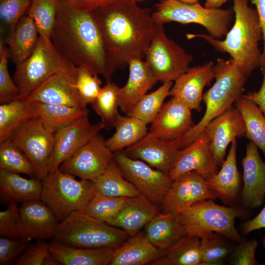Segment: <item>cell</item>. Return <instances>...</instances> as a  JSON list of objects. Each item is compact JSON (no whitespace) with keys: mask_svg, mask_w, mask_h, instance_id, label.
I'll return each mask as SVG.
<instances>
[{"mask_svg":"<svg viewBox=\"0 0 265 265\" xmlns=\"http://www.w3.org/2000/svg\"><path fill=\"white\" fill-rule=\"evenodd\" d=\"M51 40L75 67L85 68L110 81L117 66L92 11L80 10L66 1H58Z\"/></svg>","mask_w":265,"mask_h":265,"instance_id":"obj_1","label":"cell"},{"mask_svg":"<svg viewBox=\"0 0 265 265\" xmlns=\"http://www.w3.org/2000/svg\"><path fill=\"white\" fill-rule=\"evenodd\" d=\"M92 11L117 67L145 57L156 31L150 8L133 0H114Z\"/></svg>","mask_w":265,"mask_h":265,"instance_id":"obj_2","label":"cell"},{"mask_svg":"<svg viewBox=\"0 0 265 265\" xmlns=\"http://www.w3.org/2000/svg\"><path fill=\"white\" fill-rule=\"evenodd\" d=\"M235 21L223 40L206 34H187V38L200 37L216 50L228 53L235 63L249 77L261 67L263 53L259 43L263 33L256 9L248 5V0H233Z\"/></svg>","mask_w":265,"mask_h":265,"instance_id":"obj_3","label":"cell"},{"mask_svg":"<svg viewBox=\"0 0 265 265\" xmlns=\"http://www.w3.org/2000/svg\"><path fill=\"white\" fill-rule=\"evenodd\" d=\"M213 69L215 82L203 95L205 113L196 124L177 139L180 149L191 143L210 121L232 106L242 95L248 77L232 58H218Z\"/></svg>","mask_w":265,"mask_h":265,"instance_id":"obj_4","label":"cell"},{"mask_svg":"<svg viewBox=\"0 0 265 265\" xmlns=\"http://www.w3.org/2000/svg\"><path fill=\"white\" fill-rule=\"evenodd\" d=\"M129 237L120 228L92 217L83 211H76L59 222L53 238L71 246L115 249Z\"/></svg>","mask_w":265,"mask_h":265,"instance_id":"obj_5","label":"cell"},{"mask_svg":"<svg viewBox=\"0 0 265 265\" xmlns=\"http://www.w3.org/2000/svg\"><path fill=\"white\" fill-rule=\"evenodd\" d=\"M178 213L187 235L198 237L204 232H215L235 243L244 240L235 226L236 219L247 213L242 206L226 207L205 199Z\"/></svg>","mask_w":265,"mask_h":265,"instance_id":"obj_6","label":"cell"},{"mask_svg":"<svg viewBox=\"0 0 265 265\" xmlns=\"http://www.w3.org/2000/svg\"><path fill=\"white\" fill-rule=\"evenodd\" d=\"M152 14L156 24L177 22L194 23L205 28L208 34L219 39L225 36L233 21V8L221 9L203 7L199 2L187 3L179 0H160Z\"/></svg>","mask_w":265,"mask_h":265,"instance_id":"obj_7","label":"cell"},{"mask_svg":"<svg viewBox=\"0 0 265 265\" xmlns=\"http://www.w3.org/2000/svg\"><path fill=\"white\" fill-rule=\"evenodd\" d=\"M76 72L77 67L57 50L51 39L39 35L32 53L16 66L13 79L19 89V96L27 97L53 75Z\"/></svg>","mask_w":265,"mask_h":265,"instance_id":"obj_8","label":"cell"},{"mask_svg":"<svg viewBox=\"0 0 265 265\" xmlns=\"http://www.w3.org/2000/svg\"><path fill=\"white\" fill-rule=\"evenodd\" d=\"M96 193L92 181L77 180L59 169L42 180V200L59 221L76 211H84Z\"/></svg>","mask_w":265,"mask_h":265,"instance_id":"obj_9","label":"cell"},{"mask_svg":"<svg viewBox=\"0 0 265 265\" xmlns=\"http://www.w3.org/2000/svg\"><path fill=\"white\" fill-rule=\"evenodd\" d=\"M54 136L55 132L36 117L17 128L8 139L26 155L33 165L35 178L42 181L49 174Z\"/></svg>","mask_w":265,"mask_h":265,"instance_id":"obj_10","label":"cell"},{"mask_svg":"<svg viewBox=\"0 0 265 265\" xmlns=\"http://www.w3.org/2000/svg\"><path fill=\"white\" fill-rule=\"evenodd\" d=\"M155 35L145 61L158 81H175L190 68L192 55L166 35L163 25L156 24Z\"/></svg>","mask_w":265,"mask_h":265,"instance_id":"obj_11","label":"cell"},{"mask_svg":"<svg viewBox=\"0 0 265 265\" xmlns=\"http://www.w3.org/2000/svg\"><path fill=\"white\" fill-rule=\"evenodd\" d=\"M114 159L124 177L141 194L157 205H161L173 181L168 174L130 157L123 151L114 153Z\"/></svg>","mask_w":265,"mask_h":265,"instance_id":"obj_12","label":"cell"},{"mask_svg":"<svg viewBox=\"0 0 265 265\" xmlns=\"http://www.w3.org/2000/svg\"><path fill=\"white\" fill-rule=\"evenodd\" d=\"M114 160V153L100 133L79 148L63 162L59 169L81 179L92 182L107 169Z\"/></svg>","mask_w":265,"mask_h":265,"instance_id":"obj_13","label":"cell"},{"mask_svg":"<svg viewBox=\"0 0 265 265\" xmlns=\"http://www.w3.org/2000/svg\"><path fill=\"white\" fill-rule=\"evenodd\" d=\"M104 128L105 125L102 122L91 124L88 115L56 131L49 173L59 169L63 162Z\"/></svg>","mask_w":265,"mask_h":265,"instance_id":"obj_14","label":"cell"},{"mask_svg":"<svg viewBox=\"0 0 265 265\" xmlns=\"http://www.w3.org/2000/svg\"><path fill=\"white\" fill-rule=\"evenodd\" d=\"M180 150L177 139H168L148 131L139 141L123 151L133 159L169 174Z\"/></svg>","mask_w":265,"mask_h":265,"instance_id":"obj_15","label":"cell"},{"mask_svg":"<svg viewBox=\"0 0 265 265\" xmlns=\"http://www.w3.org/2000/svg\"><path fill=\"white\" fill-rule=\"evenodd\" d=\"M216 199L205 179L192 171L173 180L161 206L163 212H179L201 200Z\"/></svg>","mask_w":265,"mask_h":265,"instance_id":"obj_16","label":"cell"},{"mask_svg":"<svg viewBox=\"0 0 265 265\" xmlns=\"http://www.w3.org/2000/svg\"><path fill=\"white\" fill-rule=\"evenodd\" d=\"M209 145L217 165L220 167L225 159L229 144L237 137L245 136L243 118L236 107L231 106L206 126Z\"/></svg>","mask_w":265,"mask_h":265,"instance_id":"obj_17","label":"cell"},{"mask_svg":"<svg viewBox=\"0 0 265 265\" xmlns=\"http://www.w3.org/2000/svg\"><path fill=\"white\" fill-rule=\"evenodd\" d=\"M204 130L189 145L180 149L169 176L174 180L182 175L195 171L205 180L218 171Z\"/></svg>","mask_w":265,"mask_h":265,"instance_id":"obj_18","label":"cell"},{"mask_svg":"<svg viewBox=\"0 0 265 265\" xmlns=\"http://www.w3.org/2000/svg\"><path fill=\"white\" fill-rule=\"evenodd\" d=\"M60 221L41 200H33L19 207L21 238L30 241L54 238Z\"/></svg>","mask_w":265,"mask_h":265,"instance_id":"obj_19","label":"cell"},{"mask_svg":"<svg viewBox=\"0 0 265 265\" xmlns=\"http://www.w3.org/2000/svg\"><path fill=\"white\" fill-rule=\"evenodd\" d=\"M213 63L210 61L189 69L175 80L168 96L174 97L191 110L200 112L204 87L214 78Z\"/></svg>","mask_w":265,"mask_h":265,"instance_id":"obj_20","label":"cell"},{"mask_svg":"<svg viewBox=\"0 0 265 265\" xmlns=\"http://www.w3.org/2000/svg\"><path fill=\"white\" fill-rule=\"evenodd\" d=\"M243 186L241 196V206L254 209L261 206L265 196V162L253 142L246 145L242 160Z\"/></svg>","mask_w":265,"mask_h":265,"instance_id":"obj_21","label":"cell"},{"mask_svg":"<svg viewBox=\"0 0 265 265\" xmlns=\"http://www.w3.org/2000/svg\"><path fill=\"white\" fill-rule=\"evenodd\" d=\"M76 73L59 72L44 81L28 98L32 101L85 107L76 87Z\"/></svg>","mask_w":265,"mask_h":265,"instance_id":"obj_22","label":"cell"},{"mask_svg":"<svg viewBox=\"0 0 265 265\" xmlns=\"http://www.w3.org/2000/svg\"><path fill=\"white\" fill-rule=\"evenodd\" d=\"M194 125L191 110L172 97L164 103L149 132L168 139H178Z\"/></svg>","mask_w":265,"mask_h":265,"instance_id":"obj_23","label":"cell"},{"mask_svg":"<svg viewBox=\"0 0 265 265\" xmlns=\"http://www.w3.org/2000/svg\"><path fill=\"white\" fill-rule=\"evenodd\" d=\"M236 139L231 142L228 154L215 174L205 180L208 188L216 198L225 204L235 206L238 202L240 186L237 163Z\"/></svg>","mask_w":265,"mask_h":265,"instance_id":"obj_24","label":"cell"},{"mask_svg":"<svg viewBox=\"0 0 265 265\" xmlns=\"http://www.w3.org/2000/svg\"><path fill=\"white\" fill-rule=\"evenodd\" d=\"M128 65L127 82L119 91V107L126 114L158 81L145 60L134 58Z\"/></svg>","mask_w":265,"mask_h":265,"instance_id":"obj_25","label":"cell"},{"mask_svg":"<svg viewBox=\"0 0 265 265\" xmlns=\"http://www.w3.org/2000/svg\"><path fill=\"white\" fill-rule=\"evenodd\" d=\"M159 212L158 205L140 194L132 197L130 201L106 223L122 229L129 236H132L139 232Z\"/></svg>","mask_w":265,"mask_h":265,"instance_id":"obj_26","label":"cell"},{"mask_svg":"<svg viewBox=\"0 0 265 265\" xmlns=\"http://www.w3.org/2000/svg\"><path fill=\"white\" fill-rule=\"evenodd\" d=\"M165 250L156 247L147 238L144 232L130 236L114 250L110 265H150L161 257Z\"/></svg>","mask_w":265,"mask_h":265,"instance_id":"obj_27","label":"cell"},{"mask_svg":"<svg viewBox=\"0 0 265 265\" xmlns=\"http://www.w3.org/2000/svg\"><path fill=\"white\" fill-rule=\"evenodd\" d=\"M144 232L154 245L162 250L187 235L178 212H159L145 225Z\"/></svg>","mask_w":265,"mask_h":265,"instance_id":"obj_28","label":"cell"},{"mask_svg":"<svg viewBox=\"0 0 265 265\" xmlns=\"http://www.w3.org/2000/svg\"><path fill=\"white\" fill-rule=\"evenodd\" d=\"M42 181L24 178L19 173L0 169V196L1 202L24 203L41 200Z\"/></svg>","mask_w":265,"mask_h":265,"instance_id":"obj_29","label":"cell"},{"mask_svg":"<svg viewBox=\"0 0 265 265\" xmlns=\"http://www.w3.org/2000/svg\"><path fill=\"white\" fill-rule=\"evenodd\" d=\"M48 246L53 255L63 265H110L114 250L71 246L54 240L49 242Z\"/></svg>","mask_w":265,"mask_h":265,"instance_id":"obj_30","label":"cell"},{"mask_svg":"<svg viewBox=\"0 0 265 265\" xmlns=\"http://www.w3.org/2000/svg\"><path fill=\"white\" fill-rule=\"evenodd\" d=\"M39 34L33 19L26 14L9 34V54L17 66L27 58L35 50Z\"/></svg>","mask_w":265,"mask_h":265,"instance_id":"obj_31","label":"cell"},{"mask_svg":"<svg viewBox=\"0 0 265 265\" xmlns=\"http://www.w3.org/2000/svg\"><path fill=\"white\" fill-rule=\"evenodd\" d=\"M38 117L35 102L28 96H19L0 106V143L8 139L11 133L23 123Z\"/></svg>","mask_w":265,"mask_h":265,"instance_id":"obj_32","label":"cell"},{"mask_svg":"<svg viewBox=\"0 0 265 265\" xmlns=\"http://www.w3.org/2000/svg\"><path fill=\"white\" fill-rule=\"evenodd\" d=\"M150 265H203L199 238L189 235L183 237Z\"/></svg>","mask_w":265,"mask_h":265,"instance_id":"obj_33","label":"cell"},{"mask_svg":"<svg viewBox=\"0 0 265 265\" xmlns=\"http://www.w3.org/2000/svg\"><path fill=\"white\" fill-rule=\"evenodd\" d=\"M147 125L136 117L119 114L113 125L115 132L106 140V144L113 153L123 151L139 141L147 134Z\"/></svg>","mask_w":265,"mask_h":265,"instance_id":"obj_34","label":"cell"},{"mask_svg":"<svg viewBox=\"0 0 265 265\" xmlns=\"http://www.w3.org/2000/svg\"><path fill=\"white\" fill-rule=\"evenodd\" d=\"M35 103L37 116L55 132L89 114L86 107L69 106L38 102Z\"/></svg>","mask_w":265,"mask_h":265,"instance_id":"obj_35","label":"cell"},{"mask_svg":"<svg viewBox=\"0 0 265 265\" xmlns=\"http://www.w3.org/2000/svg\"><path fill=\"white\" fill-rule=\"evenodd\" d=\"M93 182L96 192L105 196L133 197L141 194L124 177L114 159L106 171Z\"/></svg>","mask_w":265,"mask_h":265,"instance_id":"obj_36","label":"cell"},{"mask_svg":"<svg viewBox=\"0 0 265 265\" xmlns=\"http://www.w3.org/2000/svg\"><path fill=\"white\" fill-rule=\"evenodd\" d=\"M245 123V136L256 145L265 157V116L252 101L240 96L236 101Z\"/></svg>","mask_w":265,"mask_h":265,"instance_id":"obj_37","label":"cell"},{"mask_svg":"<svg viewBox=\"0 0 265 265\" xmlns=\"http://www.w3.org/2000/svg\"><path fill=\"white\" fill-rule=\"evenodd\" d=\"M203 265H215L222 263L232 252L235 243L215 232H204L199 236Z\"/></svg>","mask_w":265,"mask_h":265,"instance_id":"obj_38","label":"cell"},{"mask_svg":"<svg viewBox=\"0 0 265 265\" xmlns=\"http://www.w3.org/2000/svg\"><path fill=\"white\" fill-rule=\"evenodd\" d=\"M173 85V81L163 82L155 91L145 95L126 115L136 117L147 125L152 123L160 110Z\"/></svg>","mask_w":265,"mask_h":265,"instance_id":"obj_39","label":"cell"},{"mask_svg":"<svg viewBox=\"0 0 265 265\" xmlns=\"http://www.w3.org/2000/svg\"><path fill=\"white\" fill-rule=\"evenodd\" d=\"M120 87L111 81L107 82L94 101L91 104L106 127H113L120 114L118 111Z\"/></svg>","mask_w":265,"mask_h":265,"instance_id":"obj_40","label":"cell"},{"mask_svg":"<svg viewBox=\"0 0 265 265\" xmlns=\"http://www.w3.org/2000/svg\"><path fill=\"white\" fill-rule=\"evenodd\" d=\"M58 1L57 0H31L26 14L33 19L40 36L51 39Z\"/></svg>","mask_w":265,"mask_h":265,"instance_id":"obj_41","label":"cell"},{"mask_svg":"<svg viewBox=\"0 0 265 265\" xmlns=\"http://www.w3.org/2000/svg\"><path fill=\"white\" fill-rule=\"evenodd\" d=\"M0 169L35 178L28 158L9 139L0 143Z\"/></svg>","mask_w":265,"mask_h":265,"instance_id":"obj_42","label":"cell"},{"mask_svg":"<svg viewBox=\"0 0 265 265\" xmlns=\"http://www.w3.org/2000/svg\"><path fill=\"white\" fill-rule=\"evenodd\" d=\"M132 197H113L96 192L84 210L87 214L106 222L116 215Z\"/></svg>","mask_w":265,"mask_h":265,"instance_id":"obj_43","label":"cell"},{"mask_svg":"<svg viewBox=\"0 0 265 265\" xmlns=\"http://www.w3.org/2000/svg\"><path fill=\"white\" fill-rule=\"evenodd\" d=\"M16 265H59L44 240L29 244L14 262Z\"/></svg>","mask_w":265,"mask_h":265,"instance_id":"obj_44","label":"cell"},{"mask_svg":"<svg viewBox=\"0 0 265 265\" xmlns=\"http://www.w3.org/2000/svg\"><path fill=\"white\" fill-rule=\"evenodd\" d=\"M9 50L3 39L0 41V102L4 104L10 102L18 97L20 91L10 77L8 68Z\"/></svg>","mask_w":265,"mask_h":265,"instance_id":"obj_45","label":"cell"},{"mask_svg":"<svg viewBox=\"0 0 265 265\" xmlns=\"http://www.w3.org/2000/svg\"><path fill=\"white\" fill-rule=\"evenodd\" d=\"M102 82L98 75L85 68H77L76 87L84 104H91L99 95Z\"/></svg>","mask_w":265,"mask_h":265,"instance_id":"obj_46","label":"cell"},{"mask_svg":"<svg viewBox=\"0 0 265 265\" xmlns=\"http://www.w3.org/2000/svg\"><path fill=\"white\" fill-rule=\"evenodd\" d=\"M31 1V0H0V21L8 29L9 33L26 13Z\"/></svg>","mask_w":265,"mask_h":265,"instance_id":"obj_47","label":"cell"},{"mask_svg":"<svg viewBox=\"0 0 265 265\" xmlns=\"http://www.w3.org/2000/svg\"><path fill=\"white\" fill-rule=\"evenodd\" d=\"M29 244V241L21 238L2 237L0 238V265L14 263Z\"/></svg>","mask_w":265,"mask_h":265,"instance_id":"obj_48","label":"cell"},{"mask_svg":"<svg viewBox=\"0 0 265 265\" xmlns=\"http://www.w3.org/2000/svg\"><path fill=\"white\" fill-rule=\"evenodd\" d=\"M0 235L12 238H21L19 230V207L15 202L8 204L0 212Z\"/></svg>","mask_w":265,"mask_h":265,"instance_id":"obj_49","label":"cell"},{"mask_svg":"<svg viewBox=\"0 0 265 265\" xmlns=\"http://www.w3.org/2000/svg\"><path fill=\"white\" fill-rule=\"evenodd\" d=\"M258 246L256 239L243 240L237 243L232 252L231 264L234 265H257L255 253Z\"/></svg>","mask_w":265,"mask_h":265,"instance_id":"obj_50","label":"cell"},{"mask_svg":"<svg viewBox=\"0 0 265 265\" xmlns=\"http://www.w3.org/2000/svg\"><path fill=\"white\" fill-rule=\"evenodd\" d=\"M263 81L258 91L249 92L241 96L255 103L265 116V64L261 66Z\"/></svg>","mask_w":265,"mask_h":265,"instance_id":"obj_51","label":"cell"},{"mask_svg":"<svg viewBox=\"0 0 265 265\" xmlns=\"http://www.w3.org/2000/svg\"><path fill=\"white\" fill-rule=\"evenodd\" d=\"M114 0H69L67 1L74 8L81 11H91L105 6Z\"/></svg>","mask_w":265,"mask_h":265,"instance_id":"obj_52","label":"cell"},{"mask_svg":"<svg viewBox=\"0 0 265 265\" xmlns=\"http://www.w3.org/2000/svg\"><path fill=\"white\" fill-rule=\"evenodd\" d=\"M264 228H265V205L255 217L243 223L241 232L243 235H246L254 230Z\"/></svg>","mask_w":265,"mask_h":265,"instance_id":"obj_53","label":"cell"},{"mask_svg":"<svg viewBox=\"0 0 265 265\" xmlns=\"http://www.w3.org/2000/svg\"><path fill=\"white\" fill-rule=\"evenodd\" d=\"M255 5L263 33V61L262 66L265 64V0H250Z\"/></svg>","mask_w":265,"mask_h":265,"instance_id":"obj_54","label":"cell"},{"mask_svg":"<svg viewBox=\"0 0 265 265\" xmlns=\"http://www.w3.org/2000/svg\"><path fill=\"white\" fill-rule=\"evenodd\" d=\"M229 0H206L205 7L208 8H219Z\"/></svg>","mask_w":265,"mask_h":265,"instance_id":"obj_55","label":"cell"},{"mask_svg":"<svg viewBox=\"0 0 265 265\" xmlns=\"http://www.w3.org/2000/svg\"><path fill=\"white\" fill-rule=\"evenodd\" d=\"M182 2L187 3H195L198 2L199 0H179Z\"/></svg>","mask_w":265,"mask_h":265,"instance_id":"obj_56","label":"cell"},{"mask_svg":"<svg viewBox=\"0 0 265 265\" xmlns=\"http://www.w3.org/2000/svg\"><path fill=\"white\" fill-rule=\"evenodd\" d=\"M263 245L265 248V237L263 238Z\"/></svg>","mask_w":265,"mask_h":265,"instance_id":"obj_57","label":"cell"},{"mask_svg":"<svg viewBox=\"0 0 265 265\" xmlns=\"http://www.w3.org/2000/svg\"><path fill=\"white\" fill-rule=\"evenodd\" d=\"M58 1H60V0H62V1H69V0H57Z\"/></svg>","mask_w":265,"mask_h":265,"instance_id":"obj_58","label":"cell"},{"mask_svg":"<svg viewBox=\"0 0 265 265\" xmlns=\"http://www.w3.org/2000/svg\"><path fill=\"white\" fill-rule=\"evenodd\" d=\"M135 0V1H136L137 0Z\"/></svg>","mask_w":265,"mask_h":265,"instance_id":"obj_59","label":"cell"}]
</instances>
